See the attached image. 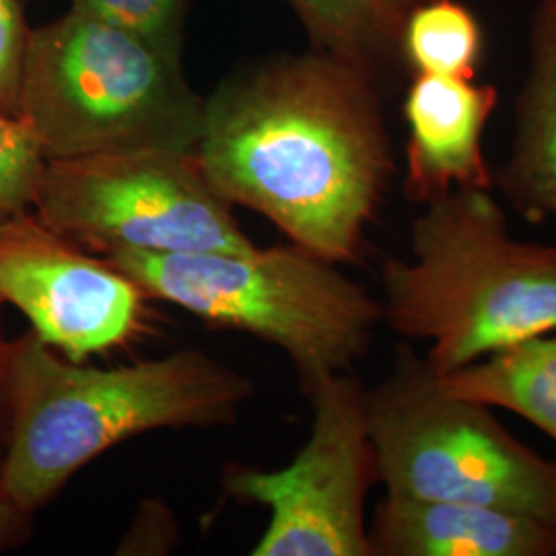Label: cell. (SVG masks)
Returning <instances> with one entry per match:
<instances>
[{
  "label": "cell",
  "mask_w": 556,
  "mask_h": 556,
  "mask_svg": "<svg viewBox=\"0 0 556 556\" xmlns=\"http://www.w3.org/2000/svg\"><path fill=\"white\" fill-rule=\"evenodd\" d=\"M194 153L223 199L334 264L358 258L396 174L378 77L318 50L220 80Z\"/></svg>",
  "instance_id": "6da1fadb"
},
{
  "label": "cell",
  "mask_w": 556,
  "mask_h": 556,
  "mask_svg": "<svg viewBox=\"0 0 556 556\" xmlns=\"http://www.w3.org/2000/svg\"><path fill=\"white\" fill-rule=\"evenodd\" d=\"M0 489L38 514L91 459L160 429L233 425L254 381L200 349L118 367L71 361L31 328L9 338Z\"/></svg>",
  "instance_id": "7a4b0ae2"
},
{
  "label": "cell",
  "mask_w": 556,
  "mask_h": 556,
  "mask_svg": "<svg viewBox=\"0 0 556 556\" xmlns=\"http://www.w3.org/2000/svg\"><path fill=\"white\" fill-rule=\"evenodd\" d=\"M413 260L381 268L383 321L429 340L450 376L528 338L556 332V248L519 241L491 190H454L413 220Z\"/></svg>",
  "instance_id": "3957f363"
},
{
  "label": "cell",
  "mask_w": 556,
  "mask_h": 556,
  "mask_svg": "<svg viewBox=\"0 0 556 556\" xmlns=\"http://www.w3.org/2000/svg\"><path fill=\"white\" fill-rule=\"evenodd\" d=\"M142 293L197 318L248 332L293 361L303 390L349 371L374 340L383 305L338 264L295 243L243 254L116 252Z\"/></svg>",
  "instance_id": "277c9868"
},
{
  "label": "cell",
  "mask_w": 556,
  "mask_h": 556,
  "mask_svg": "<svg viewBox=\"0 0 556 556\" xmlns=\"http://www.w3.org/2000/svg\"><path fill=\"white\" fill-rule=\"evenodd\" d=\"M204 98L179 60L68 11L31 29L20 118L46 160L124 151H197Z\"/></svg>",
  "instance_id": "5b68a950"
},
{
  "label": "cell",
  "mask_w": 556,
  "mask_h": 556,
  "mask_svg": "<svg viewBox=\"0 0 556 556\" xmlns=\"http://www.w3.org/2000/svg\"><path fill=\"white\" fill-rule=\"evenodd\" d=\"M386 495L462 501L556 523V462L517 441L491 406L452 394L427 358L400 349L367 390Z\"/></svg>",
  "instance_id": "8992f818"
},
{
  "label": "cell",
  "mask_w": 556,
  "mask_h": 556,
  "mask_svg": "<svg viewBox=\"0 0 556 556\" xmlns=\"http://www.w3.org/2000/svg\"><path fill=\"white\" fill-rule=\"evenodd\" d=\"M31 211L100 256L243 254L256 248L194 151H124L46 160Z\"/></svg>",
  "instance_id": "52a82bcc"
},
{
  "label": "cell",
  "mask_w": 556,
  "mask_h": 556,
  "mask_svg": "<svg viewBox=\"0 0 556 556\" xmlns=\"http://www.w3.org/2000/svg\"><path fill=\"white\" fill-rule=\"evenodd\" d=\"M305 394L314 425L295 459L275 472L231 468L225 491L270 511L254 556H374L365 501L379 470L367 388L344 371L319 379Z\"/></svg>",
  "instance_id": "ba28073f"
},
{
  "label": "cell",
  "mask_w": 556,
  "mask_h": 556,
  "mask_svg": "<svg viewBox=\"0 0 556 556\" xmlns=\"http://www.w3.org/2000/svg\"><path fill=\"white\" fill-rule=\"evenodd\" d=\"M139 285L50 229L34 211L0 219V303L71 361L126 346L147 330Z\"/></svg>",
  "instance_id": "9c48e42d"
},
{
  "label": "cell",
  "mask_w": 556,
  "mask_h": 556,
  "mask_svg": "<svg viewBox=\"0 0 556 556\" xmlns=\"http://www.w3.org/2000/svg\"><path fill=\"white\" fill-rule=\"evenodd\" d=\"M497 103L495 85L413 75L402 108L408 126L406 199L427 206L454 190L493 188L495 176L484 160L482 135Z\"/></svg>",
  "instance_id": "30bf717a"
},
{
  "label": "cell",
  "mask_w": 556,
  "mask_h": 556,
  "mask_svg": "<svg viewBox=\"0 0 556 556\" xmlns=\"http://www.w3.org/2000/svg\"><path fill=\"white\" fill-rule=\"evenodd\" d=\"M369 544L374 556H555L556 523L462 501L386 495Z\"/></svg>",
  "instance_id": "8fae6325"
},
{
  "label": "cell",
  "mask_w": 556,
  "mask_h": 556,
  "mask_svg": "<svg viewBox=\"0 0 556 556\" xmlns=\"http://www.w3.org/2000/svg\"><path fill=\"white\" fill-rule=\"evenodd\" d=\"M495 184L523 219L556 217V2L540 0L530 64L516 100L511 153Z\"/></svg>",
  "instance_id": "7c38bea8"
},
{
  "label": "cell",
  "mask_w": 556,
  "mask_h": 556,
  "mask_svg": "<svg viewBox=\"0 0 556 556\" xmlns=\"http://www.w3.org/2000/svg\"><path fill=\"white\" fill-rule=\"evenodd\" d=\"M441 378V376H439ZM441 383L457 396L530 420L556 443V334L528 338Z\"/></svg>",
  "instance_id": "4fadbf2b"
},
{
  "label": "cell",
  "mask_w": 556,
  "mask_h": 556,
  "mask_svg": "<svg viewBox=\"0 0 556 556\" xmlns=\"http://www.w3.org/2000/svg\"><path fill=\"white\" fill-rule=\"evenodd\" d=\"M397 52L413 75L477 79L484 34L466 4L425 0L402 21Z\"/></svg>",
  "instance_id": "5bb4252c"
},
{
  "label": "cell",
  "mask_w": 556,
  "mask_h": 556,
  "mask_svg": "<svg viewBox=\"0 0 556 556\" xmlns=\"http://www.w3.org/2000/svg\"><path fill=\"white\" fill-rule=\"evenodd\" d=\"M312 43L378 77L381 62L397 52L383 27L378 0H287Z\"/></svg>",
  "instance_id": "9a60e30c"
},
{
  "label": "cell",
  "mask_w": 556,
  "mask_h": 556,
  "mask_svg": "<svg viewBox=\"0 0 556 556\" xmlns=\"http://www.w3.org/2000/svg\"><path fill=\"white\" fill-rule=\"evenodd\" d=\"M190 7L192 0H71L68 11L126 31L181 62Z\"/></svg>",
  "instance_id": "2e32d148"
},
{
  "label": "cell",
  "mask_w": 556,
  "mask_h": 556,
  "mask_svg": "<svg viewBox=\"0 0 556 556\" xmlns=\"http://www.w3.org/2000/svg\"><path fill=\"white\" fill-rule=\"evenodd\" d=\"M46 155L20 116L0 112V219L31 211Z\"/></svg>",
  "instance_id": "e0dca14e"
},
{
  "label": "cell",
  "mask_w": 556,
  "mask_h": 556,
  "mask_svg": "<svg viewBox=\"0 0 556 556\" xmlns=\"http://www.w3.org/2000/svg\"><path fill=\"white\" fill-rule=\"evenodd\" d=\"M23 0H0V112L20 116L21 79L29 43Z\"/></svg>",
  "instance_id": "ac0fdd59"
},
{
  "label": "cell",
  "mask_w": 556,
  "mask_h": 556,
  "mask_svg": "<svg viewBox=\"0 0 556 556\" xmlns=\"http://www.w3.org/2000/svg\"><path fill=\"white\" fill-rule=\"evenodd\" d=\"M176 517L161 501H144L132 528L119 544L118 555H165L178 542Z\"/></svg>",
  "instance_id": "d6986e66"
},
{
  "label": "cell",
  "mask_w": 556,
  "mask_h": 556,
  "mask_svg": "<svg viewBox=\"0 0 556 556\" xmlns=\"http://www.w3.org/2000/svg\"><path fill=\"white\" fill-rule=\"evenodd\" d=\"M36 514L23 509L15 498L0 489V553L17 548L31 534Z\"/></svg>",
  "instance_id": "ffe728a7"
},
{
  "label": "cell",
  "mask_w": 556,
  "mask_h": 556,
  "mask_svg": "<svg viewBox=\"0 0 556 556\" xmlns=\"http://www.w3.org/2000/svg\"><path fill=\"white\" fill-rule=\"evenodd\" d=\"M420 2H425V0H378L383 27H386L388 36L396 41V46L402 21L408 15V11L415 9Z\"/></svg>",
  "instance_id": "44dd1931"
},
{
  "label": "cell",
  "mask_w": 556,
  "mask_h": 556,
  "mask_svg": "<svg viewBox=\"0 0 556 556\" xmlns=\"http://www.w3.org/2000/svg\"><path fill=\"white\" fill-rule=\"evenodd\" d=\"M7 346L9 337L2 324V303H0V462L7 447V433H9V404H7V383H4V361H7Z\"/></svg>",
  "instance_id": "7402d4cb"
},
{
  "label": "cell",
  "mask_w": 556,
  "mask_h": 556,
  "mask_svg": "<svg viewBox=\"0 0 556 556\" xmlns=\"http://www.w3.org/2000/svg\"><path fill=\"white\" fill-rule=\"evenodd\" d=\"M23 2H31V0H23Z\"/></svg>",
  "instance_id": "603a6c76"
},
{
  "label": "cell",
  "mask_w": 556,
  "mask_h": 556,
  "mask_svg": "<svg viewBox=\"0 0 556 556\" xmlns=\"http://www.w3.org/2000/svg\"><path fill=\"white\" fill-rule=\"evenodd\" d=\"M555 2H556V0H555Z\"/></svg>",
  "instance_id": "cb8c5ba5"
}]
</instances>
